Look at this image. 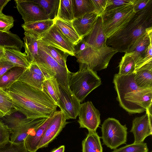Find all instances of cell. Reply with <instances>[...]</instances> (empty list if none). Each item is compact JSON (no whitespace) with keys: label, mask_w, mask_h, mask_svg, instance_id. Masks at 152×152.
<instances>
[{"label":"cell","mask_w":152,"mask_h":152,"mask_svg":"<svg viewBox=\"0 0 152 152\" xmlns=\"http://www.w3.org/2000/svg\"><path fill=\"white\" fill-rule=\"evenodd\" d=\"M0 152H28L25 143L22 142L15 143L10 140L4 145L0 146Z\"/></svg>","instance_id":"cell-39"},{"label":"cell","mask_w":152,"mask_h":152,"mask_svg":"<svg viewBox=\"0 0 152 152\" xmlns=\"http://www.w3.org/2000/svg\"><path fill=\"white\" fill-rule=\"evenodd\" d=\"M4 57L12 63L15 66L25 68L29 67L30 64L25 53L9 48H4Z\"/></svg>","instance_id":"cell-22"},{"label":"cell","mask_w":152,"mask_h":152,"mask_svg":"<svg viewBox=\"0 0 152 152\" xmlns=\"http://www.w3.org/2000/svg\"><path fill=\"white\" fill-rule=\"evenodd\" d=\"M15 66L4 57L0 59V78L7 71Z\"/></svg>","instance_id":"cell-46"},{"label":"cell","mask_w":152,"mask_h":152,"mask_svg":"<svg viewBox=\"0 0 152 152\" xmlns=\"http://www.w3.org/2000/svg\"><path fill=\"white\" fill-rule=\"evenodd\" d=\"M98 16L95 12H92L74 19L72 21L74 28L81 39L89 33Z\"/></svg>","instance_id":"cell-19"},{"label":"cell","mask_w":152,"mask_h":152,"mask_svg":"<svg viewBox=\"0 0 152 152\" xmlns=\"http://www.w3.org/2000/svg\"><path fill=\"white\" fill-rule=\"evenodd\" d=\"M23 47L30 63L34 62L38 55V40L40 37L28 31H25Z\"/></svg>","instance_id":"cell-21"},{"label":"cell","mask_w":152,"mask_h":152,"mask_svg":"<svg viewBox=\"0 0 152 152\" xmlns=\"http://www.w3.org/2000/svg\"><path fill=\"white\" fill-rule=\"evenodd\" d=\"M40 68L55 78L60 85L69 88L71 73L67 67L61 66L53 58L41 47L38 42V55L34 61Z\"/></svg>","instance_id":"cell-6"},{"label":"cell","mask_w":152,"mask_h":152,"mask_svg":"<svg viewBox=\"0 0 152 152\" xmlns=\"http://www.w3.org/2000/svg\"><path fill=\"white\" fill-rule=\"evenodd\" d=\"M152 88L139 89L126 94L121 106L130 114L146 111L152 106Z\"/></svg>","instance_id":"cell-8"},{"label":"cell","mask_w":152,"mask_h":152,"mask_svg":"<svg viewBox=\"0 0 152 152\" xmlns=\"http://www.w3.org/2000/svg\"><path fill=\"white\" fill-rule=\"evenodd\" d=\"M44 44L74 56V45L62 33L54 24L47 31L42 34L39 39Z\"/></svg>","instance_id":"cell-9"},{"label":"cell","mask_w":152,"mask_h":152,"mask_svg":"<svg viewBox=\"0 0 152 152\" xmlns=\"http://www.w3.org/2000/svg\"><path fill=\"white\" fill-rule=\"evenodd\" d=\"M94 8V12L101 16L105 11L107 0H91Z\"/></svg>","instance_id":"cell-43"},{"label":"cell","mask_w":152,"mask_h":152,"mask_svg":"<svg viewBox=\"0 0 152 152\" xmlns=\"http://www.w3.org/2000/svg\"><path fill=\"white\" fill-rule=\"evenodd\" d=\"M24 43L16 34L0 31V46L21 51Z\"/></svg>","instance_id":"cell-26"},{"label":"cell","mask_w":152,"mask_h":152,"mask_svg":"<svg viewBox=\"0 0 152 152\" xmlns=\"http://www.w3.org/2000/svg\"><path fill=\"white\" fill-rule=\"evenodd\" d=\"M28 68L32 72L43 76L45 79L52 77L47 72L39 67L35 62L30 64Z\"/></svg>","instance_id":"cell-45"},{"label":"cell","mask_w":152,"mask_h":152,"mask_svg":"<svg viewBox=\"0 0 152 152\" xmlns=\"http://www.w3.org/2000/svg\"><path fill=\"white\" fill-rule=\"evenodd\" d=\"M118 74L121 75H128L135 72V62L131 53H125L122 57L119 65Z\"/></svg>","instance_id":"cell-33"},{"label":"cell","mask_w":152,"mask_h":152,"mask_svg":"<svg viewBox=\"0 0 152 152\" xmlns=\"http://www.w3.org/2000/svg\"><path fill=\"white\" fill-rule=\"evenodd\" d=\"M45 79L44 77L32 72L28 68L25 70L18 80L42 91V84Z\"/></svg>","instance_id":"cell-30"},{"label":"cell","mask_w":152,"mask_h":152,"mask_svg":"<svg viewBox=\"0 0 152 152\" xmlns=\"http://www.w3.org/2000/svg\"><path fill=\"white\" fill-rule=\"evenodd\" d=\"M59 90L58 106L66 120L75 119L78 116L81 104L68 88L59 84Z\"/></svg>","instance_id":"cell-10"},{"label":"cell","mask_w":152,"mask_h":152,"mask_svg":"<svg viewBox=\"0 0 152 152\" xmlns=\"http://www.w3.org/2000/svg\"><path fill=\"white\" fill-rule=\"evenodd\" d=\"M64 150L65 146L64 145H62L53 150L51 152H64Z\"/></svg>","instance_id":"cell-48"},{"label":"cell","mask_w":152,"mask_h":152,"mask_svg":"<svg viewBox=\"0 0 152 152\" xmlns=\"http://www.w3.org/2000/svg\"><path fill=\"white\" fill-rule=\"evenodd\" d=\"M102 84L101 78L97 72L87 69L71 72L69 88L80 102L87 96Z\"/></svg>","instance_id":"cell-4"},{"label":"cell","mask_w":152,"mask_h":152,"mask_svg":"<svg viewBox=\"0 0 152 152\" xmlns=\"http://www.w3.org/2000/svg\"><path fill=\"white\" fill-rule=\"evenodd\" d=\"M54 113L39 126L33 130L25 140V143L28 152H36L38 147L45 133L48 124L51 120Z\"/></svg>","instance_id":"cell-20"},{"label":"cell","mask_w":152,"mask_h":152,"mask_svg":"<svg viewBox=\"0 0 152 152\" xmlns=\"http://www.w3.org/2000/svg\"><path fill=\"white\" fill-rule=\"evenodd\" d=\"M82 152H103L100 137L96 132H88L82 142Z\"/></svg>","instance_id":"cell-25"},{"label":"cell","mask_w":152,"mask_h":152,"mask_svg":"<svg viewBox=\"0 0 152 152\" xmlns=\"http://www.w3.org/2000/svg\"><path fill=\"white\" fill-rule=\"evenodd\" d=\"M134 79L139 88H152V67L142 69L136 71Z\"/></svg>","instance_id":"cell-28"},{"label":"cell","mask_w":152,"mask_h":152,"mask_svg":"<svg viewBox=\"0 0 152 152\" xmlns=\"http://www.w3.org/2000/svg\"><path fill=\"white\" fill-rule=\"evenodd\" d=\"M38 42L42 48L60 64L64 67H67L66 60L68 53L57 48L47 45L39 40Z\"/></svg>","instance_id":"cell-36"},{"label":"cell","mask_w":152,"mask_h":152,"mask_svg":"<svg viewBox=\"0 0 152 152\" xmlns=\"http://www.w3.org/2000/svg\"><path fill=\"white\" fill-rule=\"evenodd\" d=\"M54 22L63 34L74 45L82 39L74 28L72 22L58 19H56Z\"/></svg>","instance_id":"cell-23"},{"label":"cell","mask_w":152,"mask_h":152,"mask_svg":"<svg viewBox=\"0 0 152 152\" xmlns=\"http://www.w3.org/2000/svg\"><path fill=\"white\" fill-rule=\"evenodd\" d=\"M152 3V0H134L133 10L136 13L145 8Z\"/></svg>","instance_id":"cell-44"},{"label":"cell","mask_w":152,"mask_h":152,"mask_svg":"<svg viewBox=\"0 0 152 152\" xmlns=\"http://www.w3.org/2000/svg\"><path fill=\"white\" fill-rule=\"evenodd\" d=\"M4 116V114L0 110V118Z\"/></svg>","instance_id":"cell-50"},{"label":"cell","mask_w":152,"mask_h":152,"mask_svg":"<svg viewBox=\"0 0 152 152\" xmlns=\"http://www.w3.org/2000/svg\"><path fill=\"white\" fill-rule=\"evenodd\" d=\"M56 19L72 22L74 19L73 0H60Z\"/></svg>","instance_id":"cell-31"},{"label":"cell","mask_w":152,"mask_h":152,"mask_svg":"<svg viewBox=\"0 0 152 152\" xmlns=\"http://www.w3.org/2000/svg\"><path fill=\"white\" fill-rule=\"evenodd\" d=\"M66 120L61 111H56L54 113L52 118L38 147V149L48 146L69 123Z\"/></svg>","instance_id":"cell-13"},{"label":"cell","mask_w":152,"mask_h":152,"mask_svg":"<svg viewBox=\"0 0 152 152\" xmlns=\"http://www.w3.org/2000/svg\"><path fill=\"white\" fill-rule=\"evenodd\" d=\"M60 0H33L43 9L49 19L54 20L57 17Z\"/></svg>","instance_id":"cell-32"},{"label":"cell","mask_w":152,"mask_h":152,"mask_svg":"<svg viewBox=\"0 0 152 152\" xmlns=\"http://www.w3.org/2000/svg\"><path fill=\"white\" fill-rule=\"evenodd\" d=\"M1 118L2 121L8 126L11 132L30 119L18 111L10 115L4 116Z\"/></svg>","instance_id":"cell-34"},{"label":"cell","mask_w":152,"mask_h":152,"mask_svg":"<svg viewBox=\"0 0 152 152\" xmlns=\"http://www.w3.org/2000/svg\"><path fill=\"white\" fill-rule=\"evenodd\" d=\"M89 46L97 49L106 47L107 38L103 30L101 16H99L91 30L83 38Z\"/></svg>","instance_id":"cell-16"},{"label":"cell","mask_w":152,"mask_h":152,"mask_svg":"<svg viewBox=\"0 0 152 152\" xmlns=\"http://www.w3.org/2000/svg\"><path fill=\"white\" fill-rule=\"evenodd\" d=\"M152 3L136 13L121 30L107 39L106 45L126 53L139 38L152 30Z\"/></svg>","instance_id":"cell-2"},{"label":"cell","mask_w":152,"mask_h":152,"mask_svg":"<svg viewBox=\"0 0 152 152\" xmlns=\"http://www.w3.org/2000/svg\"><path fill=\"white\" fill-rule=\"evenodd\" d=\"M14 1L24 23L49 20L43 9L33 0Z\"/></svg>","instance_id":"cell-12"},{"label":"cell","mask_w":152,"mask_h":152,"mask_svg":"<svg viewBox=\"0 0 152 152\" xmlns=\"http://www.w3.org/2000/svg\"><path fill=\"white\" fill-rule=\"evenodd\" d=\"M144 115L135 118L132 121L130 132L134 137V143L143 142L148 136L152 134V106L147 109Z\"/></svg>","instance_id":"cell-14"},{"label":"cell","mask_w":152,"mask_h":152,"mask_svg":"<svg viewBox=\"0 0 152 152\" xmlns=\"http://www.w3.org/2000/svg\"><path fill=\"white\" fill-rule=\"evenodd\" d=\"M151 43H152V30L148 31L137 40L126 52L131 53V56L135 62L136 69L145 56Z\"/></svg>","instance_id":"cell-18"},{"label":"cell","mask_w":152,"mask_h":152,"mask_svg":"<svg viewBox=\"0 0 152 152\" xmlns=\"http://www.w3.org/2000/svg\"><path fill=\"white\" fill-rule=\"evenodd\" d=\"M78 116L77 122L80 128H86L88 132H96L101 123L100 114L91 102L81 104Z\"/></svg>","instance_id":"cell-11"},{"label":"cell","mask_w":152,"mask_h":152,"mask_svg":"<svg viewBox=\"0 0 152 152\" xmlns=\"http://www.w3.org/2000/svg\"><path fill=\"white\" fill-rule=\"evenodd\" d=\"M4 48L0 46V59L4 57Z\"/></svg>","instance_id":"cell-49"},{"label":"cell","mask_w":152,"mask_h":152,"mask_svg":"<svg viewBox=\"0 0 152 152\" xmlns=\"http://www.w3.org/2000/svg\"><path fill=\"white\" fill-rule=\"evenodd\" d=\"M26 68L14 66L5 73L0 78V87L6 90L18 80Z\"/></svg>","instance_id":"cell-24"},{"label":"cell","mask_w":152,"mask_h":152,"mask_svg":"<svg viewBox=\"0 0 152 152\" xmlns=\"http://www.w3.org/2000/svg\"><path fill=\"white\" fill-rule=\"evenodd\" d=\"M47 118L29 119L26 122L11 131L10 140L15 143L24 141L31 131L39 126Z\"/></svg>","instance_id":"cell-17"},{"label":"cell","mask_w":152,"mask_h":152,"mask_svg":"<svg viewBox=\"0 0 152 152\" xmlns=\"http://www.w3.org/2000/svg\"><path fill=\"white\" fill-rule=\"evenodd\" d=\"M42 91L45 92L58 106L60 94L59 83L56 78L51 77L45 79L42 85Z\"/></svg>","instance_id":"cell-29"},{"label":"cell","mask_w":152,"mask_h":152,"mask_svg":"<svg viewBox=\"0 0 152 152\" xmlns=\"http://www.w3.org/2000/svg\"><path fill=\"white\" fill-rule=\"evenodd\" d=\"M10 0H0V15L3 14L2 10L8 3Z\"/></svg>","instance_id":"cell-47"},{"label":"cell","mask_w":152,"mask_h":152,"mask_svg":"<svg viewBox=\"0 0 152 152\" xmlns=\"http://www.w3.org/2000/svg\"><path fill=\"white\" fill-rule=\"evenodd\" d=\"M111 152H148V149L146 143L134 142L119 148L115 149Z\"/></svg>","instance_id":"cell-38"},{"label":"cell","mask_w":152,"mask_h":152,"mask_svg":"<svg viewBox=\"0 0 152 152\" xmlns=\"http://www.w3.org/2000/svg\"><path fill=\"white\" fill-rule=\"evenodd\" d=\"M134 74L121 75L118 73L114 75L113 82L117 93V99L120 106L122 104L124 96L126 94L140 89L135 82Z\"/></svg>","instance_id":"cell-15"},{"label":"cell","mask_w":152,"mask_h":152,"mask_svg":"<svg viewBox=\"0 0 152 152\" xmlns=\"http://www.w3.org/2000/svg\"><path fill=\"white\" fill-rule=\"evenodd\" d=\"M14 20L10 16L3 13L0 15V31L5 32H10V30L14 26Z\"/></svg>","instance_id":"cell-40"},{"label":"cell","mask_w":152,"mask_h":152,"mask_svg":"<svg viewBox=\"0 0 152 152\" xmlns=\"http://www.w3.org/2000/svg\"><path fill=\"white\" fill-rule=\"evenodd\" d=\"M17 111L29 118H48L57 106L43 91L17 80L5 90Z\"/></svg>","instance_id":"cell-1"},{"label":"cell","mask_w":152,"mask_h":152,"mask_svg":"<svg viewBox=\"0 0 152 152\" xmlns=\"http://www.w3.org/2000/svg\"><path fill=\"white\" fill-rule=\"evenodd\" d=\"M126 125H122L115 118H109L103 123L101 138L103 144L111 149H116L127 141Z\"/></svg>","instance_id":"cell-7"},{"label":"cell","mask_w":152,"mask_h":152,"mask_svg":"<svg viewBox=\"0 0 152 152\" xmlns=\"http://www.w3.org/2000/svg\"><path fill=\"white\" fill-rule=\"evenodd\" d=\"M0 110L4 116L9 115L17 111L7 91L0 87Z\"/></svg>","instance_id":"cell-37"},{"label":"cell","mask_w":152,"mask_h":152,"mask_svg":"<svg viewBox=\"0 0 152 152\" xmlns=\"http://www.w3.org/2000/svg\"><path fill=\"white\" fill-rule=\"evenodd\" d=\"M117 52L116 50L107 46L97 49L88 44L74 55L79 64L78 71L89 69L96 72L106 68L112 57Z\"/></svg>","instance_id":"cell-3"},{"label":"cell","mask_w":152,"mask_h":152,"mask_svg":"<svg viewBox=\"0 0 152 152\" xmlns=\"http://www.w3.org/2000/svg\"><path fill=\"white\" fill-rule=\"evenodd\" d=\"M134 0H107L105 11L115 8L133 4Z\"/></svg>","instance_id":"cell-42"},{"label":"cell","mask_w":152,"mask_h":152,"mask_svg":"<svg viewBox=\"0 0 152 152\" xmlns=\"http://www.w3.org/2000/svg\"><path fill=\"white\" fill-rule=\"evenodd\" d=\"M54 23V20L49 19L27 23H24L21 25V26L24 31H28L40 37L41 35L48 30Z\"/></svg>","instance_id":"cell-27"},{"label":"cell","mask_w":152,"mask_h":152,"mask_svg":"<svg viewBox=\"0 0 152 152\" xmlns=\"http://www.w3.org/2000/svg\"><path fill=\"white\" fill-rule=\"evenodd\" d=\"M73 5L74 19L94 12L91 0H73Z\"/></svg>","instance_id":"cell-35"},{"label":"cell","mask_w":152,"mask_h":152,"mask_svg":"<svg viewBox=\"0 0 152 152\" xmlns=\"http://www.w3.org/2000/svg\"><path fill=\"white\" fill-rule=\"evenodd\" d=\"M135 13L132 4L105 11L101 16L103 30L107 39L123 28Z\"/></svg>","instance_id":"cell-5"},{"label":"cell","mask_w":152,"mask_h":152,"mask_svg":"<svg viewBox=\"0 0 152 152\" xmlns=\"http://www.w3.org/2000/svg\"><path fill=\"white\" fill-rule=\"evenodd\" d=\"M11 131L8 126L0 119V146L10 140Z\"/></svg>","instance_id":"cell-41"}]
</instances>
